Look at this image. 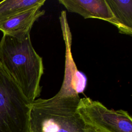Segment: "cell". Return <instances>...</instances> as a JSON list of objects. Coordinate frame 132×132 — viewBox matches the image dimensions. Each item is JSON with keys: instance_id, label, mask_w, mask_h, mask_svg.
<instances>
[{"instance_id": "cell-3", "label": "cell", "mask_w": 132, "mask_h": 132, "mask_svg": "<svg viewBox=\"0 0 132 132\" xmlns=\"http://www.w3.org/2000/svg\"><path fill=\"white\" fill-rule=\"evenodd\" d=\"M31 103L0 63V132H29Z\"/></svg>"}, {"instance_id": "cell-5", "label": "cell", "mask_w": 132, "mask_h": 132, "mask_svg": "<svg viewBox=\"0 0 132 132\" xmlns=\"http://www.w3.org/2000/svg\"><path fill=\"white\" fill-rule=\"evenodd\" d=\"M40 7H36L0 22V30L18 39L24 37L30 31L34 23L45 13Z\"/></svg>"}, {"instance_id": "cell-9", "label": "cell", "mask_w": 132, "mask_h": 132, "mask_svg": "<svg viewBox=\"0 0 132 132\" xmlns=\"http://www.w3.org/2000/svg\"><path fill=\"white\" fill-rule=\"evenodd\" d=\"M93 132H105V131H103L102 130H99V129L93 128Z\"/></svg>"}, {"instance_id": "cell-7", "label": "cell", "mask_w": 132, "mask_h": 132, "mask_svg": "<svg viewBox=\"0 0 132 132\" xmlns=\"http://www.w3.org/2000/svg\"><path fill=\"white\" fill-rule=\"evenodd\" d=\"M113 15L114 25L121 34L132 36V1L106 0Z\"/></svg>"}, {"instance_id": "cell-6", "label": "cell", "mask_w": 132, "mask_h": 132, "mask_svg": "<svg viewBox=\"0 0 132 132\" xmlns=\"http://www.w3.org/2000/svg\"><path fill=\"white\" fill-rule=\"evenodd\" d=\"M68 11L78 13L85 19L96 18L113 23V15L106 0H59Z\"/></svg>"}, {"instance_id": "cell-2", "label": "cell", "mask_w": 132, "mask_h": 132, "mask_svg": "<svg viewBox=\"0 0 132 132\" xmlns=\"http://www.w3.org/2000/svg\"><path fill=\"white\" fill-rule=\"evenodd\" d=\"M0 63L30 103L40 96L44 67L42 58L32 45L30 34L21 39L3 35L0 40Z\"/></svg>"}, {"instance_id": "cell-8", "label": "cell", "mask_w": 132, "mask_h": 132, "mask_svg": "<svg viewBox=\"0 0 132 132\" xmlns=\"http://www.w3.org/2000/svg\"><path fill=\"white\" fill-rule=\"evenodd\" d=\"M45 0H5L0 2V22L31 8L41 7Z\"/></svg>"}, {"instance_id": "cell-1", "label": "cell", "mask_w": 132, "mask_h": 132, "mask_svg": "<svg viewBox=\"0 0 132 132\" xmlns=\"http://www.w3.org/2000/svg\"><path fill=\"white\" fill-rule=\"evenodd\" d=\"M80 98L72 74H67L58 93L31 103L29 132H93L77 111Z\"/></svg>"}, {"instance_id": "cell-4", "label": "cell", "mask_w": 132, "mask_h": 132, "mask_svg": "<svg viewBox=\"0 0 132 132\" xmlns=\"http://www.w3.org/2000/svg\"><path fill=\"white\" fill-rule=\"evenodd\" d=\"M77 111L85 123L105 132H132V118L126 111L109 109L89 97L80 98Z\"/></svg>"}]
</instances>
